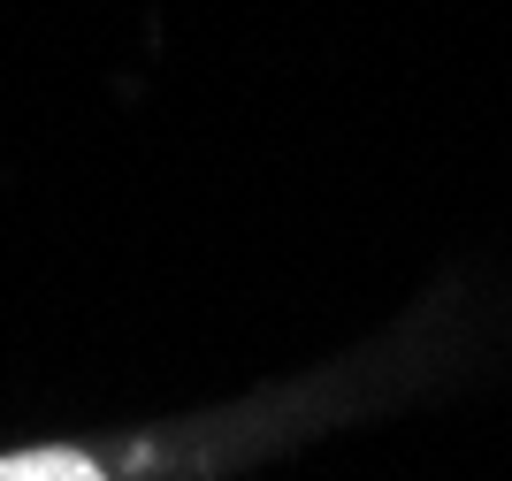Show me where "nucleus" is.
I'll return each mask as SVG.
<instances>
[{"label":"nucleus","instance_id":"1","mask_svg":"<svg viewBox=\"0 0 512 481\" xmlns=\"http://www.w3.org/2000/svg\"><path fill=\"white\" fill-rule=\"evenodd\" d=\"M0 474H92L85 459H0Z\"/></svg>","mask_w":512,"mask_h":481}]
</instances>
